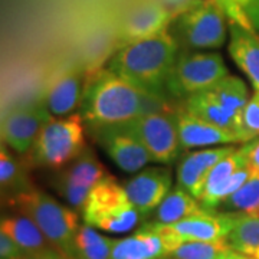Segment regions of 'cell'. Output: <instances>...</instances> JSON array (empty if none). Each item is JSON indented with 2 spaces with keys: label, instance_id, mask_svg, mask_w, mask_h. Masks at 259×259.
Here are the masks:
<instances>
[{
  "label": "cell",
  "instance_id": "cell-1",
  "mask_svg": "<svg viewBox=\"0 0 259 259\" xmlns=\"http://www.w3.org/2000/svg\"><path fill=\"white\" fill-rule=\"evenodd\" d=\"M156 110H164V100L148 95L108 68L90 78L81 104L82 120L91 131L134 121L141 114Z\"/></svg>",
  "mask_w": 259,
  "mask_h": 259
},
{
  "label": "cell",
  "instance_id": "cell-2",
  "mask_svg": "<svg viewBox=\"0 0 259 259\" xmlns=\"http://www.w3.org/2000/svg\"><path fill=\"white\" fill-rule=\"evenodd\" d=\"M177 55L179 45L167 29L117 49L108 61V69L148 95L166 100L167 83Z\"/></svg>",
  "mask_w": 259,
  "mask_h": 259
},
{
  "label": "cell",
  "instance_id": "cell-3",
  "mask_svg": "<svg viewBox=\"0 0 259 259\" xmlns=\"http://www.w3.org/2000/svg\"><path fill=\"white\" fill-rule=\"evenodd\" d=\"M8 203L36 223L56 250L74 259L75 236L81 226L75 209L65 206L49 193L35 187L19 193Z\"/></svg>",
  "mask_w": 259,
  "mask_h": 259
},
{
  "label": "cell",
  "instance_id": "cell-4",
  "mask_svg": "<svg viewBox=\"0 0 259 259\" xmlns=\"http://www.w3.org/2000/svg\"><path fill=\"white\" fill-rule=\"evenodd\" d=\"M168 32L190 51H214L225 45L229 25L219 0H192L177 12Z\"/></svg>",
  "mask_w": 259,
  "mask_h": 259
},
{
  "label": "cell",
  "instance_id": "cell-5",
  "mask_svg": "<svg viewBox=\"0 0 259 259\" xmlns=\"http://www.w3.org/2000/svg\"><path fill=\"white\" fill-rule=\"evenodd\" d=\"M83 223L108 233L133 231L144 219L131 203L124 186L107 176L93 189L81 209Z\"/></svg>",
  "mask_w": 259,
  "mask_h": 259
},
{
  "label": "cell",
  "instance_id": "cell-6",
  "mask_svg": "<svg viewBox=\"0 0 259 259\" xmlns=\"http://www.w3.org/2000/svg\"><path fill=\"white\" fill-rule=\"evenodd\" d=\"M85 148L82 115L71 114L49 121L40 131L30 153L37 166L61 170L74 161Z\"/></svg>",
  "mask_w": 259,
  "mask_h": 259
},
{
  "label": "cell",
  "instance_id": "cell-7",
  "mask_svg": "<svg viewBox=\"0 0 259 259\" xmlns=\"http://www.w3.org/2000/svg\"><path fill=\"white\" fill-rule=\"evenodd\" d=\"M229 75L222 54L216 51L179 52L173 71L168 78L167 93L175 98H187L206 91Z\"/></svg>",
  "mask_w": 259,
  "mask_h": 259
},
{
  "label": "cell",
  "instance_id": "cell-8",
  "mask_svg": "<svg viewBox=\"0 0 259 259\" xmlns=\"http://www.w3.org/2000/svg\"><path fill=\"white\" fill-rule=\"evenodd\" d=\"M238 213L203 209L202 212L189 216L171 225L151 222L173 252L187 242H219L226 241L235 225Z\"/></svg>",
  "mask_w": 259,
  "mask_h": 259
},
{
  "label": "cell",
  "instance_id": "cell-9",
  "mask_svg": "<svg viewBox=\"0 0 259 259\" xmlns=\"http://www.w3.org/2000/svg\"><path fill=\"white\" fill-rule=\"evenodd\" d=\"M93 133L102 151L122 171L137 173L153 163L133 121L100 127Z\"/></svg>",
  "mask_w": 259,
  "mask_h": 259
},
{
  "label": "cell",
  "instance_id": "cell-10",
  "mask_svg": "<svg viewBox=\"0 0 259 259\" xmlns=\"http://www.w3.org/2000/svg\"><path fill=\"white\" fill-rule=\"evenodd\" d=\"M133 122L153 163L168 166L180 157L183 148L175 111L156 110L144 112Z\"/></svg>",
  "mask_w": 259,
  "mask_h": 259
},
{
  "label": "cell",
  "instance_id": "cell-11",
  "mask_svg": "<svg viewBox=\"0 0 259 259\" xmlns=\"http://www.w3.org/2000/svg\"><path fill=\"white\" fill-rule=\"evenodd\" d=\"M105 176L107 171L102 163L93 150L87 147L74 161L59 170L52 180V187L68 206L81 210L94 187Z\"/></svg>",
  "mask_w": 259,
  "mask_h": 259
},
{
  "label": "cell",
  "instance_id": "cell-12",
  "mask_svg": "<svg viewBox=\"0 0 259 259\" xmlns=\"http://www.w3.org/2000/svg\"><path fill=\"white\" fill-rule=\"evenodd\" d=\"M173 18V12L160 0L134 3L115 25L118 49L164 32L170 28Z\"/></svg>",
  "mask_w": 259,
  "mask_h": 259
},
{
  "label": "cell",
  "instance_id": "cell-13",
  "mask_svg": "<svg viewBox=\"0 0 259 259\" xmlns=\"http://www.w3.org/2000/svg\"><path fill=\"white\" fill-rule=\"evenodd\" d=\"M51 120L52 112L42 104L18 107L2 120V141L16 154H26Z\"/></svg>",
  "mask_w": 259,
  "mask_h": 259
},
{
  "label": "cell",
  "instance_id": "cell-14",
  "mask_svg": "<svg viewBox=\"0 0 259 259\" xmlns=\"http://www.w3.org/2000/svg\"><path fill=\"white\" fill-rule=\"evenodd\" d=\"M250 177V170L241 147L223 157L209 173L199 202L203 207L216 210Z\"/></svg>",
  "mask_w": 259,
  "mask_h": 259
},
{
  "label": "cell",
  "instance_id": "cell-15",
  "mask_svg": "<svg viewBox=\"0 0 259 259\" xmlns=\"http://www.w3.org/2000/svg\"><path fill=\"white\" fill-rule=\"evenodd\" d=\"M171 187L173 176L168 167H144L124 183L128 199L143 218L154 213Z\"/></svg>",
  "mask_w": 259,
  "mask_h": 259
},
{
  "label": "cell",
  "instance_id": "cell-16",
  "mask_svg": "<svg viewBox=\"0 0 259 259\" xmlns=\"http://www.w3.org/2000/svg\"><path fill=\"white\" fill-rule=\"evenodd\" d=\"M87 71L78 64H65L58 69L49 83L47 107L58 117H65L81 107L87 87Z\"/></svg>",
  "mask_w": 259,
  "mask_h": 259
},
{
  "label": "cell",
  "instance_id": "cell-17",
  "mask_svg": "<svg viewBox=\"0 0 259 259\" xmlns=\"http://www.w3.org/2000/svg\"><path fill=\"white\" fill-rule=\"evenodd\" d=\"M233 150H236V146L228 144L221 147L190 151L180 156L176 168L177 185L182 186L190 194H193L196 199H200L204 183L213 167L223 157L231 154Z\"/></svg>",
  "mask_w": 259,
  "mask_h": 259
},
{
  "label": "cell",
  "instance_id": "cell-18",
  "mask_svg": "<svg viewBox=\"0 0 259 259\" xmlns=\"http://www.w3.org/2000/svg\"><path fill=\"white\" fill-rule=\"evenodd\" d=\"M179 137L182 148L189 151L194 148L221 146V144H243L245 141L239 134L232 133L221 127H216L210 122L189 112L185 107L175 110Z\"/></svg>",
  "mask_w": 259,
  "mask_h": 259
},
{
  "label": "cell",
  "instance_id": "cell-19",
  "mask_svg": "<svg viewBox=\"0 0 259 259\" xmlns=\"http://www.w3.org/2000/svg\"><path fill=\"white\" fill-rule=\"evenodd\" d=\"M228 25L232 61L248 76L253 90L259 91V33L235 16H228Z\"/></svg>",
  "mask_w": 259,
  "mask_h": 259
},
{
  "label": "cell",
  "instance_id": "cell-20",
  "mask_svg": "<svg viewBox=\"0 0 259 259\" xmlns=\"http://www.w3.org/2000/svg\"><path fill=\"white\" fill-rule=\"evenodd\" d=\"M171 249L151 222L130 236L115 239L110 259H170Z\"/></svg>",
  "mask_w": 259,
  "mask_h": 259
},
{
  "label": "cell",
  "instance_id": "cell-21",
  "mask_svg": "<svg viewBox=\"0 0 259 259\" xmlns=\"http://www.w3.org/2000/svg\"><path fill=\"white\" fill-rule=\"evenodd\" d=\"M183 107L187 111L192 112L196 117L202 118L206 122H210L216 127L239 134L243 141L246 143V139L242 131L241 118L228 111L222 104L213 97V94L209 90L187 97L183 102Z\"/></svg>",
  "mask_w": 259,
  "mask_h": 259
},
{
  "label": "cell",
  "instance_id": "cell-22",
  "mask_svg": "<svg viewBox=\"0 0 259 259\" xmlns=\"http://www.w3.org/2000/svg\"><path fill=\"white\" fill-rule=\"evenodd\" d=\"M0 232L8 233L22 249L26 252L29 259L44 253L45 250L54 248L47 236L25 214H8L2 218Z\"/></svg>",
  "mask_w": 259,
  "mask_h": 259
},
{
  "label": "cell",
  "instance_id": "cell-23",
  "mask_svg": "<svg viewBox=\"0 0 259 259\" xmlns=\"http://www.w3.org/2000/svg\"><path fill=\"white\" fill-rule=\"evenodd\" d=\"M203 209L206 207L202 206L199 199H196L193 194H190L182 186L177 185L171 187V190L154 210L153 222L171 225L202 212Z\"/></svg>",
  "mask_w": 259,
  "mask_h": 259
},
{
  "label": "cell",
  "instance_id": "cell-24",
  "mask_svg": "<svg viewBox=\"0 0 259 259\" xmlns=\"http://www.w3.org/2000/svg\"><path fill=\"white\" fill-rule=\"evenodd\" d=\"M226 241L238 253L259 259V216L238 213Z\"/></svg>",
  "mask_w": 259,
  "mask_h": 259
},
{
  "label": "cell",
  "instance_id": "cell-25",
  "mask_svg": "<svg viewBox=\"0 0 259 259\" xmlns=\"http://www.w3.org/2000/svg\"><path fill=\"white\" fill-rule=\"evenodd\" d=\"M0 185L3 200L6 197V202L33 187L26 176L25 167L10 153V148L5 143H2L0 148Z\"/></svg>",
  "mask_w": 259,
  "mask_h": 259
},
{
  "label": "cell",
  "instance_id": "cell-26",
  "mask_svg": "<svg viewBox=\"0 0 259 259\" xmlns=\"http://www.w3.org/2000/svg\"><path fill=\"white\" fill-rule=\"evenodd\" d=\"M114 238L101 235L95 228L83 223L75 236L74 259H110Z\"/></svg>",
  "mask_w": 259,
  "mask_h": 259
},
{
  "label": "cell",
  "instance_id": "cell-27",
  "mask_svg": "<svg viewBox=\"0 0 259 259\" xmlns=\"http://www.w3.org/2000/svg\"><path fill=\"white\" fill-rule=\"evenodd\" d=\"M209 91L228 111L242 120L243 108L246 102L249 101L248 87L243 79H241L239 76L228 75L216 85H213L212 88H209Z\"/></svg>",
  "mask_w": 259,
  "mask_h": 259
},
{
  "label": "cell",
  "instance_id": "cell-28",
  "mask_svg": "<svg viewBox=\"0 0 259 259\" xmlns=\"http://www.w3.org/2000/svg\"><path fill=\"white\" fill-rule=\"evenodd\" d=\"M216 210L256 214L259 212V176L250 175L249 179L235 193L229 196Z\"/></svg>",
  "mask_w": 259,
  "mask_h": 259
},
{
  "label": "cell",
  "instance_id": "cell-29",
  "mask_svg": "<svg viewBox=\"0 0 259 259\" xmlns=\"http://www.w3.org/2000/svg\"><path fill=\"white\" fill-rule=\"evenodd\" d=\"M235 252L228 241L187 242L180 245L170 259H228Z\"/></svg>",
  "mask_w": 259,
  "mask_h": 259
},
{
  "label": "cell",
  "instance_id": "cell-30",
  "mask_svg": "<svg viewBox=\"0 0 259 259\" xmlns=\"http://www.w3.org/2000/svg\"><path fill=\"white\" fill-rule=\"evenodd\" d=\"M228 16H235L259 33V0H219Z\"/></svg>",
  "mask_w": 259,
  "mask_h": 259
},
{
  "label": "cell",
  "instance_id": "cell-31",
  "mask_svg": "<svg viewBox=\"0 0 259 259\" xmlns=\"http://www.w3.org/2000/svg\"><path fill=\"white\" fill-rule=\"evenodd\" d=\"M242 131L246 143L259 137V91H255L243 108Z\"/></svg>",
  "mask_w": 259,
  "mask_h": 259
},
{
  "label": "cell",
  "instance_id": "cell-32",
  "mask_svg": "<svg viewBox=\"0 0 259 259\" xmlns=\"http://www.w3.org/2000/svg\"><path fill=\"white\" fill-rule=\"evenodd\" d=\"M0 258L2 259H29L26 252L10 238L8 233L0 232Z\"/></svg>",
  "mask_w": 259,
  "mask_h": 259
},
{
  "label": "cell",
  "instance_id": "cell-33",
  "mask_svg": "<svg viewBox=\"0 0 259 259\" xmlns=\"http://www.w3.org/2000/svg\"><path fill=\"white\" fill-rule=\"evenodd\" d=\"M242 153L246 158V163L250 170V175L259 176V137L242 144Z\"/></svg>",
  "mask_w": 259,
  "mask_h": 259
},
{
  "label": "cell",
  "instance_id": "cell-34",
  "mask_svg": "<svg viewBox=\"0 0 259 259\" xmlns=\"http://www.w3.org/2000/svg\"><path fill=\"white\" fill-rule=\"evenodd\" d=\"M61 256H62V253L59 250H56L55 248H51V249L45 250L44 253H40V255H37L32 259H61Z\"/></svg>",
  "mask_w": 259,
  "mask_h": 259
},
{
  "label": "cell",
  "instance_id": "cell-35",
  "mask_svg": "<svg viewBox=\"0 0 259 259\" xmlns=\"http://www.w3.org/2000/svg\"><path fill=\"white\" fill-rule=\"evenodd\" d=\"M228 259H252V258H248V256H245V255H241V253L235 252V253L232 255L231 258H228Z\"/></svg>",
  "mask_w": 259,
  "mask_h": 259
},
{
  "label": "cell",
  "instance_id": "cell-36",
  "mask_svg": "<svg viewBox=\"0 0 259 259\" xmlns=\"http://www.w3.org/2000/svg\"><path fill=\"white\" fill-rule=\"evenodd\" d=\"M61 259H71V258H68V256H64V255H62V256H61Z\"/></svg>",
  "mask_w": 259,
  "mask_h": 259
},
{
  "label": "cell",
  "instance_id": "cell-37",
  "mask_svg": "<svg viewBox=\"0 0 259 259\" xmlns=\"http://www.w3.org/2000/svg\"><path fill=\"white\" fill-rule=\"evenodd\" d=\"M255 216H259V212H258V213H256V214H255Z\"/></svg>",
  "mask_w": 259,
  "mask_h": 259
}]
</instances>
